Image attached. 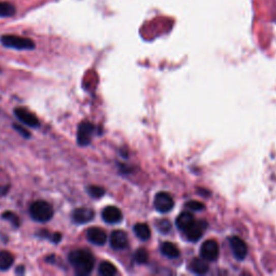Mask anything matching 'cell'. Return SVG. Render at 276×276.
Wrapping results in <instances>:
<instances>
[{"label": "cell", "mask_w": 276, "mask_h": 276, "mask_svg": "<svg viewBox=\"0 0 276 276\" xmlns=\"http://www.w3.org/2000/svg\"><path fill=\"white\" fill-rule=\"evenodd\" d=\"M0 41L5 47L16 50H33L36 47L33 40L14 35H5L0 38Z\"/></svg>", "instance_id": "7a4b0ae2"}, {"label": "cell", "mask_w": 276, "mask_h": 276, "mask_svg": "<svg viewBox=\"0 0 276 276\" xmlns=\"http://www.w3.org/2000/svg\"><path fill=\"white\" fill-rule=\"evenodd\" d=\"M50 238H51V241H53L54 243H58L60 241V239H62V234L58 233V232H56V233H54L53 235H51Z\"/></svg>", "instance_id": "4316f807"}, {"label": "cell", "mask_w": 276, "mask_h": 276, "mask_svg": "<svg viewBox=\"0 0 276 276\" xmlns=\"http://www.w3.org/2000/svg\"><path fill=\"white\" fill-rule=\"evenodd\" d=\"M194 220L195 219L192 216V213H190V212H181L180 215L178 216V218L176 219V225H177L178 229H179L180 231H182V232H185V231L191 226V224Z\"/></svg>", "instance_id": "5bb4252c"}, {"label": "cell", "mask_w": 276, "mask_h": 276, "mask_svg": "<svg viewBox=\"0 0 276 276\" xmlns=\"http://www.w3.org/2000/svg\"><path fill=\"white\" fill-rule=\"evenodd\" d=\"M86 237L88 242L95 245H104L107 242V234L101 228H90L86 231Z\"/></svg>", "instance_id": "8fae6325"}, {"label": "cell", "mask_w": 276, "mask_h": 276, "mask_svg": "<svg viewBox=\"0 0 276 276\" xmlns=\"http://www.w3.org/2000/svg\"><path fill=\"white\" fill-rule=\"evenodd\" d=\"M99 272L103 276H113L117 274V269H115V266L112 263L108 261H104L100 265Z\"/></svg>", "instance_id": "d6986e66"}, {"label": "cell", "mask_w": 276, "mask_h": 276, "mask_svg": "<svg viewBox=\"0 0 276 276\" xmlns=\"http://www.w3.org/2000/svg\"><path fill=\"white\" fill-rule=\"evenodd\" d=\"M16 273H23V266H20V270H16Z\"/></svg>", "instance_id": "83f0119b"}, {"label": "cell", "mask_w": 276, "mask_h": 276, "mask_svg": "<svg viewBox=\"0 0 276 276\" xmlns=\"http://www.w3.org/2000/svg\"><path fill=\"white\" fill-rule=\"evenodd\" d=\"M69 261L79 275L90 274L94 268V256L86 249H78L69 254Z\"/></svg>", "instance_id": "6da1fadb"}, {"label": "cell", "mask_w": 276, "mask_h": 276, "mask_svg": "<svg viewBox=\"0 0 276 276\" xmlns=\"http://www.w3.org/2000/svg\"><path fill=\"white\" fill-rule=\"evenodd\" d=\"M230 246L232 249V253L237 260H243L247 256V245L242 238L238 236H232L230 238Z\"/></svg>", "instance_id": "30bf717a"}, {"label": "cell", "mask_w": 276, "mask_h": 276, "mask_svg": "<svg viewBox=\"0 0 276 276\" xmlns=\"http://www.w3.org/2000/svg\"><path fill=\"white\" fill-rule=\"evenodd\" d=\"M161 253L167 257V258H171V259H176V258L179 257L180 253H179V249L177 248V246L171 242H164L162 245H161Z\"/></svg>", "instance_id": "2e32d148"}, {"label": "cell", "mask_w": 276, "mask_h": 276, "mask_svg": "<svg viewBox=\"0 0 276 276\" xmlns=\"http://www.w3.org/2000/svg\"><path fill=\"white\" fill-rule=\"evenodd\" d=\"M219 256V246L215 239H207L201 246V257L204 260L215 261Z\"/></svg>", "instance_id": "8992f818"}, {"label": "cell", "mask_w": 276, "mask_h": 276, "mask_svg": "<svg viewBox=\"0 0 276 276\" xmlns=\"http://www.w3.org/2000/svg\"><path fill=\"white\" fill-rule=\"evenodd\" d=\"M14 262V257L11 253L7 251L0 252V270L6 271L10 269Z\"/></svg>", "instance_id": "e0dca14e"}, {"label": "cell", "mask_w": 276, "mask_h": 276, "mask_svg": "<svg viewBox=\"0 0 276 276\" xmlns=\"http://www.w3.org/2000/svg\"><path fill=\"white\" fill-rule=\"evenodd\" d=\"M14 129H15L17 132H19L20 134H21L23 137H25V138H28V137L30 136V133H29L28 131L24 130V129H23L22 127H20V126H16V124H14Z\"/></svg>", "instance_id": "484cf974"}, {"label": "cell", "mask_w": 276, "mask_h": 276, "mask_svg": "<svg viewBox=\"0 0 276 276\" xmlns=\"http://www.w3.org/2000/svg\"><path fill=\"white\" fill-rule=\"evenodd\" d=\"M87 191H88V194L95 199H100L105 194L104 188H102V187H99V186H90L87 188Z\"/></svg>", "instance_id": "7402d4cb"}, {"label": "cell", "mask_w": 276, "mask_h": 276, "mask_svg": "<svg viewBox=\"0 0 276 276\" xmlns=\"http://www.w3.org/2000/svg\"><path fill=\"white\" fill-rule=\"evenodd\" d=\"M95 216L94 210L87 207L78 208L73 212V220L78 225L86 224V222H90Z\"/></svg>", "instance_id": "7c38bea8"}, {"label": "cell", "mask_w": 276, "mask_h": 276, "mask_svg": "<svg viewBox=\"0 0 276 276\" xmlns=\"http://www.w3.org/2000/svg\"><path fill=\"white\" fill-rule=\"evenodd\" d=\"M95 132V127L91 122L84 121L80 123L78 128V134H77V140L80 146H87L92 140V136Z\"/></svg>", "instance_id": "277c9868"}, {"label": "cell", "mask_w": 276, "mask_h": 276, "mask_svg": "<svg viewBox=\"0 0 276 276\" xmlns=\"http://www.w3.org/2000/svg\"><path fill=\"white\" fill-rule=\"evenodd\" d=\"M14 114L17 119L30 128H38L40 126V122H39L38 118L36 117L34 113L28 111L27 109L16 108V109H14Z\"/></svg>", "instance_id": "9c48e42d"}, {"label": "cell", "mask_w": 276, "mask_h": 276, "mask_svg": "<svg viewBox=\"0 0 276 276\" xmlns=\"http://www.w3.org/2000/svg\"><path fill=\"white\" fill-rule=\"evenodd\" d=\"M186 207L198 211V210L204 209V204L201 202H198V201H189V202L186 203Z\"/></svg>", "instance_id": "d4e9b609"}, {"label": "cell", "mask_w": 276, "mask_h": 276, "mask_svg": "<svg viewBox=\"0 0 276 276\" xmlns=\"http://www.w3.org/2000/svg\"><path fill=\"white\" fill-rule=\"evenodd\" d=\"M207 228V222L205 220H194L191 226L185 231L187 238L191 242H197L204 234V231Z\"/></svg>", "instance_id": "5b68a950"}, {"label": "cell", "mask_w": 276, "mask_h": 276, "mask_svg": "<svg viewBox=\"0 0 276 276\" xmlns=\"http://www.w3.org/2000/svg\"><path fill=\"white\" fill-rule=\"evenodd\" d=\"M15 13V8L9 3H0V17H9Z\"/></svg>", "instance_id": "ffe728a7"}, {"label": "cell", "mask_w": 276, "mask_h": 276, "mask_svg": "<svg viewBox=\"0 0 276 276\" xmlns=\"http://www.w3.org/2000/svg\"><path fill=\"white\" fill-rule=\"evenodd\" d=\"M171 228H172L171 222L166 219H163V220L158 222V229H159L160 232H162L163 234L168 233V231L171 230Z\"/></svg>", "instance_id": "cb8c5ba5"}, {"label": "cell", "mask_w": 276, "mask_h": 276, "mask_svg": "<svg viewBox=\"0 0 276 276\" xmlns=\"http://www.w3.org/2000/svg\"><path fill=\"white\" fill-rule=\"evenodd\" d=\"M155 207L160 212H167L174 207V200L166 192H160L155 198Z\"/></svg>", "instance_id": "52a82bcc"}, {"label": "cell", "mask_w": 276, "mask_h": 276, "mask_svg": "<svg viewBox=\"0 0 276 276\" xmlns=\"http://www.w3.org/2000/svg\"><path fill=\"white\" fill-rule=\"evenodd\" d=\"M134 258H135V261L137 263H140V264H144V263H147L148 262V259H149V256H148V253L146 252V249L144 248H139L136 251L135 255H134Z\"/></svg>", "instance_id": "44dd1931"}, {"label": "cell", "mask_w": 276, "mask_h": 276, "mask_svg": "<svg viewBox=\"0 0 276 276\" xmlns=\"http://www.w3.org/2000/svg\"><path fill=\"white\" fill-rule=\"evenodd\" d=\"M2 218L5 219V220H8V221H10L11 224L14 226V227H20V219L19 217H17L15 213L11 212V211H6L4 212L3 215H2Z\"/></svg>", "instance_id": "603a6c76"}, {"label": "cell", "mask_w": 276, "mask_h": 276, "mask_svg": "<svg viewBox=\"0 0 276 276\" xmlns=\"http://www.w3.org/2000/svg\"><path fill=\"white\" fill-rule=\"evenodd\" d=\"M102 216L107 224H118L122 220V211L115 206H107L104 208Z\"/></svg>", "instance_id": "4fadbf2b"}, {"label": "cell", "mask_w": 276, "mask_h": 276, "mask_svg": "<svg viewBox=\"0 0 276 276\" xmlns=\"http://www.w3.org/2000/svg\"><path fill=\"white\" fill-rule=\"evenodd\" d=\"M189 269L195 274H205L208 271V265L204 261V259L200 258H194L189 263Z\"/></svg>", "instance_id": "9a60e30c"}, {"label": "cell", "mask_w": 276, "mask_h": 276, "mask_svg": "<svg viewBox=\"0 0 276 276\" xmlns=\"http://www.w3.org/2000/svg\"><path fill=\"white\" fill-rule=\"evenodd\" d=\"M134 232L136 236L141 241H148L151 236L150 229L146 224H137L134 227Z\"/></svg>", "instance_id": "ac0fdd59"}, {"label": "cell", "mask_w": 276, "mask_h": 276, "mask_svg": "<svg viewBox=\"0 0 276 276\" xmlns=\"http://www.w3.org/2000/svg\"><path fill=\"white\" fill-rule=\"evenodd\" d=\"M110 245L115 251H123L129 246V238L127 233L122 230H115L110 236Z\"/></svg>", "instance_id": "ba28073f"}, {"label": "cell", "mask_w": 276, "mask_h": 276, "mask_svg": "<svg viewBox=\"0 0 276 276\" xmlns=\"http://www.w3.org/2000/svg\"><path fill=\"white\" fill-rule=\"evenodd\" d=\"M29 211L32 218L39 222L49 221L53 216L52 206L44 201H37L33 203Z\"/></svg>", "instance_id": "3957f363"}]
</instances>
